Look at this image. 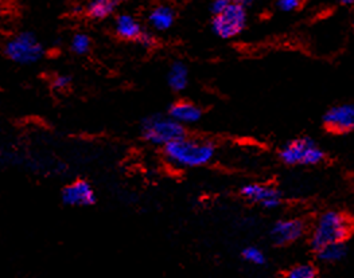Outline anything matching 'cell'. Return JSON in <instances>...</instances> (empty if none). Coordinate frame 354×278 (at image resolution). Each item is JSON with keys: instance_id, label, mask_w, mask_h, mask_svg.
<instances>
[{"instance_id": "obj_1", "label": "cell", "mask_w": 354, "mask_h": 278, "mask_svg": "<svg viewBox=\"0 0 354 278\" xmlns=\"http://www.w3.org/2000/svg\"><path fill=\"white\" fill-rule=\"evenodd\" d=\"M163 155L167 163L176 168H201L212 163L216 156V147L209 140L185 136L166 146Z\"/></svg>"}, {"instance_id": "obj_2", "label": "cell", "mask_w": 354, "mask_h": 278, "mask_svg": "<svg viewBox=\"0 0 354 278\" xmlns=\"http://www.w3.org/2000/svg\"><path fill=\"white\" fill-rule=\"evenodd\" d=\"M349 234V219L338 211H326L317 219L313 228L311 246L315 252H318L331 244H344Z\"/></svg>"}, {"instance_id": "obj_3", "label": "cell", "mask_w": 354, "mask_h": 278, "mask_svg": "<svg viewBox=\"0 0 354 278\" xmlns=\"http://www.w3.org/2000/svg\"><path fill=\"white\" fill-rule=\"evenodd\" d=\"M142 136L149 144L165 148L170 143L185 137L186 130L182 124H179L169 115H153L143 120Z\"/></svg>"}, {"instance_id": "obj_4", "label": "cell", "mask_w": 354, "mask_h": 278, "mask_svg": "<svg viewBox=\"0 0 354 278\" xmlns=\"http://www.w3.org/2000/svg\"><path fill=\"white\" fill-rule=\"evenodd\" d=\"M44 54V45L32 32L28 31L14 35L4 45V55L18 65L37 63L42 59Z\"/></svg>"}, {"instance_id": "obj_5", "label": "cell", "mask_w": 354, "mask_h": 278, "mask_svg": "<svg viewBox=\"0 0 354 278\" xmlns=\"http://www.w3.org/2000/svg\"><path fill=\"white\" fill-rule=\"evenodd\" d=\"M287 166H315L324 160V151L308 137H301L286 144L279 153Z\"/></svg>"}, {"instance_id": "obj_6", "label": "cell", "mask_w": 354, "mask_h": 278, "mask_svg": "<svg viewBox=\"0 0 354 278\" xmlns=\"http://www.w3.org/2000/svg\"><path fill=\"white\" fill-rule=\"evenodd\" d=\"M247 26V10L244 6L233 1L228 8L218 14L213 15L212 31L220 39L229 41L239 37Z\"/></svg>"}, {"instance_id": "obj_7", "label": "cell", "mask_w": 354, "mask_h": 278, "mask_svg": "<svg viewBox=\"0 0 354 278\" xmlns=\"http://www.w3.org/2000/svg\"><path fill=\"white\" fill-rule=\"evenodd\" d=\"M61 201L71 207H86L96 202V192L89 181L76 180L62 190Z\"/></svg>"}, {"instance_id": "obj_8", "label": "cell", "mask_w": 354, "mask_h": 278, "mask_svg": "<svg viewBox=\"0 0 354 278\" xmlns=\"http://www.w3.org/2000/svg\"><path fill=\"white\" fill-rule=\"evenodd\" d=\"M241 195L248 202L260 204L267 210H274L281 203V197L277 188L260 183H251L244 186L241 188Z\"/></svg>"}, {"instance_id": "obj_9", "label": "cell", "mask_w": 354, "mask_h": 278, "mask_svg": "<svg viewBox=\"0 0 354 278\" xmlns=\"http://www.w3.org/2000/svg\"><path fill=\"white\" fill-rule=\"evenodd\" d=\"M324 123L330 130L344 133L354 129V103L337 105L328 110Z\"/></svg>"}, {"instance_id": "obj_10", "label": "cell", "mask_w": 354, "mask_h": 278, "mask_svg": "<svg viewBox=\"0 0 354 278\" xmlns=\"http://www.w3.org/2000/svg\"><path fill=\"white\" fill-rule=\"evenodd\" d=\"M306 231L304 221L291 218V219H281L274 225L271 230V238L274 244L279 246L290 245L295 241H298Z\"/></svg>"}, {"instance_id": "obj_11", "label": "cell", "mask_w": 354, "mask_h": 278, "mask_svg": "<svg viewBox=\"0 0 354 278\" xmlns=\"http://www.w3.org/2000/svg\"><path fill=\"white\" fill-rule=\"evenodd\" d=\"M169 116L185 127L197 124L203 119V110L193 102L177 101L169 108Z\"/></svg>"}, {"instance_id": "obj_12", "label": "cell", "mask_w": 354, "mask_h": 278, "mask_svg": "<svg viewBox=\"0 0 354 278\" xmlns=\"http://www.w3.org/2000/svg\"><path fill=\"white\" fill-rule=\"evenodd\" d=\"M115 32L123 41H136L145 32L140 22L129 15V14H120L115 21Z\"/></svg>"}, {"instance_id": "obj_13", "label": "cell", "mask_w": 354, "mask_h": 278, "mask_svg": "<svg viewBox=\"0 0 354 278\" xmlns=\"http://www.w3.org/2000/svg\"><path fill=\"white\" fill-rule=\"evenodd\" d=\"M149 25L152 30L163 32L170 30L176 22V12L170 6L160 4L153 7L149 14Z\"/></svg>"}, {"instance_id": "obj_14", "label": "cell", "mask_w": 354, "mask_h": 278, "mask_svg": "<svg viewBox=\"0 0 354 278\" xmlns=\"http://www.w3.org/2000/svg\"><path fill=\"white\" fill-rule=\"evenodd\" d=\"M119 0H89L85 7V14L93 21L109 18L118 7Z\"/></svg>"}, {"instance_id": "obj_15", "label": "cell", "mask_w": 354, "mask_h": 278, "mask_svg": "<svg viewBox=\"0 0 354 278\" xmlns=\"http://www.w3.org/2000/svg\"><path fill=\"white\" fill-rule=\"evenodd\" d=\"M167 83L171 90L183 92L189 85V68L180 61L174 62L167 73Z\"/></svg>"}, {"instance_id": "obj_16", "label": "cell", "mask_w": 354, "mask_h": 278, "mask_svg": "<svg viewBox=\"0 0 354 278\" xmlns=\"http://www.w3.org/2000/svg\"><path fill=\"white\" fill-rule=\"evenodd\" d=\"M345 253H346V249H345L344 244H331L317 252L318 258L326 264L341 261L345 257Z\"/></svg>"}, {"instance_id": "obj_17", "label": "cell", "mask_w": 354, "mask_h": 278, "mask_svg": "<svg viewBox=\"0 0 354 278\" xmlns=\"http://www.w3.org/2000/svg\"><path fill=\"white\" fill-rule=\"evenodd\" d=\"M92 48L91 38L84 32H77L71 39V50L76 55H85Z\"/></svg>"}, {"instance_id": "obj_18", "label": "cell", "mask_w": 354, "mask_h": 278, "mask_svg": "<svg viewBox=\"0 0 354 278\" xmlns=\"http://www.w3.org/2000/svg\"><path fill=\"white\" fill-rule=\"evenodd\" d=\"M284 278H319L318 272L313 265L308 264H301L294 268H291Z\"/></svg>"}, {"instance_id": "obj_19", "label": "cell", "mask_w": 354, "mask_h": 278, "mask_svg": "<svg viewBox=\"0 0 354 278\" xmlns=\"http://www.w3.org/2000/svg\"><path fill=\"white\" fill-rule=\"evenodd\" d=\"M243 258L247 261V262H250V264H252V265H264L266 264V255L264 253L260 250V249H257V248H254V246H248V248H245L244 250H243Z\"/></svg>"}, {"instance_id": "obj_20", "label": "cell", "mask_w": 354, "mask_h": 278, "mask_svg": "<svg viewBox=\"0 0 354 278\" xmlns=\"http://www.w3.org/2000/svg\"><path fill=\"white\" fill-rule=\"evenodd\" d=\"M232 3H233V0H212L210 11L213 15H218V14L224 12Z\"/></svg>"}, {"instance_id": "obj_21", "label": "cell", "mask_w": 354, "mask_h": 278, "mask_svg": "<svg viewBox=\"0 0 354 278\" xmlns=\"http://www.w3.org/2000/svg\"><path fill=\"white\" fill-rule=\"evenodd\" d=\"M301 0H278V7L283 12H292L301 7Z\"/></svg>"}, {"instance_id": "obj_22", "label": "cell", "mask_w": 354, "mask_h": 278, "mask_svg": "<svg viewBox=\"0 0 354 278\" xmlns=\"http://www.w3.org/2000/svg\"><path fill=\"white\" fill-rule=\"evenodd\" d=\"M71 77L65 76V75H58L54 77L53 79V88L57 90H65L69 85H71Z\"/></svg>"}, {"instance_id": "obj_23", "label": "cell", "mask_w": 354, "mask_h": 278, "mask_svg": "<svg viewBox=\"0 0 354 278\" xmlns=\"http://www.w3.org/2000/svg\"><path fill=\"white\" fill-rule=\"evenodd\" d=\"M153 42H155L153 37H152L150 32H147V31H145V32L140 35V38L138 39V43H140L143 48H151L152 45H153Z\"/></svg>"}, {"instance_id": "obj_24", "label": "cell", "mask_w": 354, "mask_h": 278, "mask_svg": "<svg viewBox=\"0 0 354 278\" xmlns=\"http://www.w3.org/2000/svg\"><path fill=\"white\" fill-rule=\"evenodd\" d=\"M233 1H236V3H239V4H241V6H244L245 8H247L248 6H251L252 3H254V0H233Z\"/></svg>"}, {"instance_id": "obj_25", "label": "cell", "mask_w": 354, "mask_h": 278, "mask_svg": "<svg viewBox=\"0 0 354 278\" xmlns=\"http://www.w3.org/2000/svg\"><path fill=\"white\" fill-rule=\"evenodd\" d=\"M339 3L344 6H353L354 0H339Z\"/></svg>"}]
</instances>
